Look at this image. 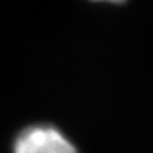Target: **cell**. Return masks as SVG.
<instances>
[{"label": "cell", "instance_id": "6da1fadb", "mask_svg": "<svg viewBox=\"0 0 153 153\" xmlns=\"http://www.w3.org/2000/svg\"><path fill=\"white\" fill-rule=\"evenodd\" d=\"M13 153H78L72 142L53 125L24 128L13 142Z\"/></svg>", "mask_w": 153, "mask_h": 153}, {"label": "cell", "instance_id": "7a4b0ae2", "mask_svg": "<svg viewBox=\"0 0 153 153\" xmlns=\"http://www.w3.org/2000/svg\"><path fill=\"white\" fill-rule=\"evenodd\" d=\"M95 1H111V3H120L123 0H95Z\"/></svg>", "mask_w": 153, "mask_h": 153}]
</instances>
